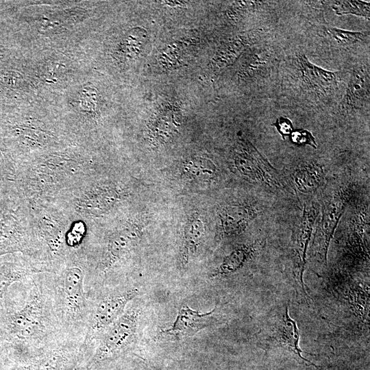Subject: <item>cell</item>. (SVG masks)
I'll return each mask as SVG.
<instances>
[{"instance_id":"obj_2","label":"cell","mask_w":370,"mask_h":370,"mask_svg":"<svg viewBox=\"0 0 370 370\" xmlns=\"http://www.w3.org/2000/svg\"><path fill=\"white\" fill-rule=\"evenodd\" d=\"M84 149H60L20 163L15 181L21 201L52 200L99 171Z\"/></svg>"},{"instance_id":"obj_5","label":"cell","mask_w":370,"mask_h":370,"mask_svg":"<svg viewBox=\"0 0 370 370\" xmlns=\"http://www.w3.org/2000/svg\"><path fill=\"white\" fill-rule=\"evenodd\" d=\"M86 291L89 312L82 345L85 360L94 342L124 313L128 303L139 293L136 287L106 288L101 286Z\"/></svg>"},{"instance_id":"obj_28","label":"cell","mask_w":370,"mask_h":370,"mask_svg":"<svg viewBox=\"0 0 370 370\" xmlns=\"http://www.w3.org/2000/svg\"><path fill=\"white\" fill-rule=\"evenodd\" d=\"M71 370H76V368L72 369H71Z\"/></svg>"},{"instance_id":"obj_1","label":"cell","mask_w":370,"mask_h":370,"mask_svg":"<svg viewBox=\"0 0 370 370\" xmlns=\"http://www.w3.org/2000/svg\"><path fill=\"white\" fill-rule=\"evenodd\" d=\"M31 279L32 286L23 306L14 309L1 301L0 328L10 365L30 360L69 339L56 314L50 273Z\"/></svg>"},{"instance_id":"obj_25","label":"cell","mask_w":370,"mask_h":370,"mask_svg":"<svg viewBox=\"0 0 370 370\" xmlns=\"http://www.w3.org/2000/svg\"><path fill=\"white\" fill-rule=\"evenodd\" d=\"M291 136V140L295 145H309L317 148V143L312 134L306 130H293Z\"/></svg>"},{"instance_id":"obj_23","label":"cell","mask_w":370,"mask_h":370,"mask_svg":"<svg viewBox=\"0 0 370 370\" xmlns=\"http://www.w3.org/2000/svg\"><path fill=\"white\" fill-rule=\"evenodd\" d=\"M325 33L330 38L341 46H350L366 39L367 34L359 32H351L336 27H327Z\"/></svg>"},{"instance_id":"obj_19","label":"cell","mask_w":370,"mask_h":370,"mask_svg":"<svg viewBox=\"0 0 370 370\" xmlns=\"http://www.w3.org/2000/svg\"><path fill=\"white\" fill-rule=\"evenodd\" d=\"M258 245L254 243L236 247L224 258L214 275H228L241 269L254 256Z\"/></svg>"},{"instance_id":"obj_22","label":"cell","mask_w":370,"mask_h":370,"mask_svg":"<svg viewBox=\"0 0 370 370\" xmlns=\"http://www.w3.org/2000/svg\"><path fill=\"white\" fill-rule=\"evenodd\" d=\"M333 10L338 15L354 14L370 18V4L362 1H337L332 5Z\"/></svg>"},{"instance_id":"obj_7","label":"cell","mask_w":370,"mask_h":370,"mask_svg":"<svg viewBox=\"0 0 370 370\" xmlns=\"http://www.w3.org/2000/svg\"><path fill=\"white\" fill-rule=\"evenodd\" d=\"M15 253L44 263L25 201H21L17 209L11 210L0 219V256Z\"/></svg>"},{"instance_id":"obj_18","label":"cell","mask_w":370,"mask_h":370,"mask_svg":"<svg viewBox=\"0 0 370 370\" xmlns=\"http://www.w3.org/2000/svg\"><path fill=\"white\" fill-rule=\"evenodd\" d=\"M342 103L344 108L356 110L369 103V69L356 67L352 70Z\"/></svg>"},{"instance_id":"obj_21","label":"cell","mask_w":370,"mask_h":370,"mask_svg":"<svg viewBox=\"0 0 370 370\" xmlns=\"http://www.w3.org/2000/svg\"><path fill=\"white\" fill-rule=\"evenodd\" d=\"M254 38L255 36L253 35L244 36L227 44L217 55V65L223 67L230 64Z\"/></svg>"},{"instance_id":"obj_11","label":"cell","mask_w":370,"mask_h":370,"mask_svg":"<svg viewBox=\"0 0 370 370\" xmlns=\"http://www.w3.org/2000/svg\"><path fill=\"white\" fill-rule=\"evenodd\" d=\"M82 343L64 340L44 354L27 362L12 364L5 370H71L84 362Z\"/></svg>"},{"instance_id":"obj_6","label":"cell","mask_w":370,"mask_h":370,"mask_svg":"<svg viewBox=\"0 0 370 370\" xmlns=\"http://www.w3.org/2000/svg\"><path fill=\"white\" fill-rule=\"evenodd\" d=\"M140 310L131 307L94 342L84 365L76 370H100L128 353L137 340Z\"/></svg>"},{"instance_id":"obj_17","label":"cell","mask_w":370,"mask_h":370,"mask_svg":"<svg viewBox=\"0 0 370 370\" xmlns=\"http://www.w3.org/2000/svg\"><path fill=\"white\" fill-rule=\"evenodd\" d=\"M288 177L293 187L304 195L312 194L322 184L323 166L314 161H301L291 168Z\"/></svg>"},{"instance_id":"obj_4","label":"cell","mask_w":370,"mask_h":370,"mask_svg":"<svg viewBox=\"0 0 370 370\" xmlns=\"http://www.w3.org/2000/svg\"><path fill=\"white\" fill-rule=\"evenodd\" d=\"M25 201L40 246L42 261L54 273L80 247L76 234L77 218L51 200Z\"/></svg>"},{"instance_id":"obj_16","label":"cell","mask_w":370,"mask_h":370,"mask_svg":"<svg viewBox=\"0 0 370 370\" xmlns=\"http://www.w3.org/2000/svg\"><path fill=\"white\" fill-rule=\"evenodd\" d=\"M258 210L251 204H230L219 213V235L227 238L241 234L257 217Z\"/></svg>"},{"instance_id":"obj_8","label":"cell","mask_w":370,"mask_h":370,"mask_svg":"<svg viewBox=\"0 0 370 370\" xmlns=\"http://www.w3.org/2000/svg\"><path fill=\"white\" fill-rule=\"evenodd\" d=\"M288 306V303L283 304L271 313L262 331V340L267 347L283 348L294 355L299 363L317 367L301 355L299 330L296 321L289 315Z\"/></svg>"},{"instance_id":"obj_26","label":"cell","mask_w":370,"mask_h":370,"mask_svg":"<svg viewBox=\"0 0 370 370\" xmlns=\"http://www.w3.org/2000/svg\"><path fill=\"white\" fill-rule=\"evenodd\" d=\"M273 125L276 127L283 139L290 136L293 131V123L288 118L281 116L277 119Z\"/></svg>"},{"instance_id":"obj_13","label":"cell","mask_w":370,"mask_h":370,"mask_svg":"<svg viewBox=\"0 0 370 370\" xmlns=\"http://www.w3.org/2000/svg\"><path fill=\"white\" fill-rule=\"evenodd\" d=\"M41 273H52V271L48 265L23 254L0 262V299L14 283Z\"/></svg>"},{"instance_id":"obj_27","label":"cell","mask_w":370,"mask_h":370,"mask_svg":"<svg viewBox=\"0 0 370 370\" xmlns=\"http://www.w3.org/2000/svg\"><path fill=\"white\" fill-rule=\"evenodd\" d=\"M2 299H0V310ZM10 365L8 351L0 328V370H5Z\"/></svg>"},{"instance_id":"obj_12","label":"cell","mask_w":370,"mask_h":370,"mask_svg":"<svg viewBox=\"0 0 370 370\" xmlns=\"http://www.w3.org/2000/svg\"><path fill=\"white\" fill-rule=\"evenodd\" d=\"M352 197L351 188H342L330 198L323 208L313 245L316 254L324 264H327L328 249L335 230Z\"/></svg>"},{"instance_id":"obj_14","label":"cell","mask_w":370,"mask_h":370,"mask_svg":"<svg viewBox=\"0 0 370 370\" xmlns=\"http://www.w3.org/2000/svg\"><path fill=\"white\" fill-rule=\"evenodd\" d=\"M214 311L215 309H213L208 312L201 314L199 311L190 308L187 305H183L173 325L162 330L160 334L175 338L193 336L213 323Z\"/></svg>"},{"instance_id":"obj_15","label":"cell","mask_w":370,"mask_h":370,"mask_svg":"<svg viewBox=\"0 0 370 370\" xmlns=\"http://www.w3.org/2000/svg\"><path fill=\"white\" fill-rule=\"evenodd\" d=\"M293 63L301 82L308 88L327 94L337 86L338 73L319 67L310 62L304 54H299L295 57Z\"/></svg>"},{"instance_id":"obj_3","label":"cell","mask_w":370,"mask_h":370,"mask_svg":"<svg viewBox=\"0 0 370 370\" xmlns=\"http://www.w3.org/2000/svg\"><path fill=\"white\" fill-rule=\"evenodd\" d=\"M86 262L82 248L50 273L56 314L66 338L83 343L88 320Z\"/></svg>"},{"instance_id":"obj_20","label":"cell","mask_w":370,"mask_h":370,"mask_svg":"<svg viewBox=\"0 0 370 370\" xmlns=\"http://www.w3.org/2000/svg\"><path fill=\"white\" fill-rule=\"evenodd\" d=\"M205 227L203 222L194 218L186 225L182 244V258L183 264H186L189 258L195 253L204 234Z\"/></svg>"},{"instance_id":"obj_9","label":"cell","mask_w":370,"mask_h":370,"mask_svg":"<svg viewBox=\"0 0 370 370\" xmlns=\"http://www.w3.org/2000/svg\"><path fill=\"white\" fill-rule=\"evenodd\" d=\"M318 214L317 206L312 204L305 205L291 236V254L294 285L297 299L304 303H308L310 297L306 292L303 276L307 251Z\"/></svg>"},{"instance_id":"obj_24","label":"cell","mask_w":370,"mask_h":370,"mask_svg":"<svg viewBox=\"0 0 370 370\" xmlns=\"http://www.w3.org/2000/svg\"><path fill=\"white\" fill-rule=\"evenodd\" d=\"M207 160H197V161H189L184 165V169L192 173L194 175H204L212 176L214 173V166L212 164L210 163Z\"/></svg>"},{"instance_id":"obj_10","label":"cell","mask_w":370,"mask_h":370,"mask_svg":"<svg viewBox=\"0 0 370 370\" xmlns=\"http://www.w3.org/2000/svg\"><path fill=\"white\" fill-rule=\"evenodd\" d=\"M234 162L240 173L251 182L270 188L282 186L276 170L248 140H241L238 143Z\"/></svg>"}]
</instances>
